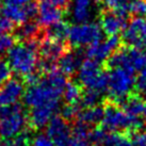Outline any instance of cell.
<instances>
[{"instance_id": "cell-6", "label": "cell", "mask_w": 146, "mask_h": 146, "mask_svg": "<svg viewBox=\"0 0 146 146\" xmlns=\"http://www.w3.org/2000/svg\"><path fill=\"white\" fill-rule=\"evenodd\" d=\"M106 62L109 69L119 67L132 73L140 72L146 63V50L131 47L117 49Z\"/></svg>"}, {"instance_id": "cell-8", "label": "cell", "mask_w": 146, "mask_h": 146, "mask_svg": "<svg viewBox=\"0 0 146 146\" xmlns=\"http://www.w3.org/2000/svg\"><path fill=\"white\" fill-rule=\"evenodd\" d=\"M27 127V113L24 106L18 104L16 109L0 118V140L11 139Z\"/></svg>"}, {"instance_id": "cell-35", "label": "cell", "mask_w": 146, "mask_h": 146, "mask_svg": "<svg viewBox=\"0 0 146 146\" xmlns=\"http://www.w3.org/2000/svg\"><path fill=\"white\" fill-rule=\"evenodd\" d=\"M14 27H15L14 23L9 21L8 18H5V17L0 16V33L10 32L14 29Z\"/></svg>"}, {"instance_id": "cell-38", "label": "cell", "mask_w": 146, "mask_h": 146, "mask_svg": "<svg viewBox=\"0 0 146 146\" xmlns=\"http://www.w3.org/2000/svg\"><path fill=\"white\" fill-rule=\"evenodd\" d=\"M143 114H145V115H146V102H144V113H143Z\"/></svg>"}, {"instance_id": "cell-9", "label": "cell", "mask_w": 146, "mask_h": 146, "mask_svg": "<svg viewBox=\"0 0 146 146\" xmlns=\"http://www.w3.org/2000/svg\"><path fill=\"white\" fill-rule=\"evenodd\" d=\"M122 42L131 48L146 50V21L134 17L123 30Z\"/></svg>"}, {"instance_id": "cell-27", "label": "cell", "mask_w": 146, "mask_h": 146, "mask_svg": "<svg viewBox=\"0 0 146 146\" xmlns=\"http://www.w3.org/2000/svg\"><path fill=\"white\" fill-rule=\"evenodd\" d=\"M119 11H123L127 15L142 17L146 15V0H131Z\"/></svg>"}, {"instance_id": "cell-15", "label": "cell", "mask_w": 146, "mask_h": 146, "mask_svg": "<svg viewBox=\"0 0 146 146\" xmlns=\"http://www.w3.org/2000/svg\"><path fill=\"white\" fill-rule=\"evenodd\" d=\"M26 85L21 77L10 78L0 85V106H9L17 102L25 93Z\"/></svg>"}, {"instance_id": "cell-18", "label": "cell", "mask_w": 146, "mask_h": 146, "mask_svg": "<svg viewBox=\"0 0 146 146\" xmlns=\"http://www.w3.org/2000/svg\"><path fill=\"white\" fill-rule=\"evenodd\" d=\"M82 63V52L78 49L75 51H66L57 61L59 70L65 76H73Z\"/></svg>"}, {"instance_id": "cell-14", "label": "cell", "mask_w": 146, "mask_h": 146, "mask_svg": "<svg viewBox=\"0 0 146 146\" xmlns=\"http://www.w3.org/2000/svg\"><path fill=\"white\" fill-rule=\"evenodd\" d=\"M127 14L119 10H107L100 15V28L108 36L117 35L127 26Z\"/></svg>"}, {"instance_id": "cell-31", "label": "cell", "mask_w": 146, "mask_h": 146, "mask_svg": "<svg viewBox=\"0 0 146 146\" xmlns=\"http://www.w3.org/2000/svg\"><path fill=\"white\" fill-rule=\"evenodd\" d=\"M131 0H100L108 10H121Z\"/></svg>"}, {"instance_id": "cell-24", "label": "cell", "mask_w": 146, "mask_h": 146, "mask_svg": "<svg viewBox=\"0 0 146 146\" xmlns=\"http://www.w3.org/2000/svg\"><path fill=\"white\" fill-rule=\"evenodd\" d=\"M82 86L78 82L67 81L65 89L63 91V98L65 104H77L79 102L82 95Z\"/></svg>"}, {"instance_id": "cell-13", "label": "cell", "mask_w": 146, "mask_h": 146, "mask_svg": "<svg viewBox=\"0 0 146 146\" xmlns=\"http://www.w3.org/2000/svg\"><path fill=\"white\" fill-rule=\"evenodd\" d=\"M60 106L46 105L28 109L27 113V127L34 132L43 129L48 122L56 115Z\"/></svg>"}, {"instance_id": "cell-22", "label": "cell", "mask_w": 146, "mask_h": 146, "mask_svg": "<svg viewBox=\"0 0 146 146\" xmlns=\"http://www.w3.org/2000/svg\"><path fill=\"white\" fill-rule=\"evenodd\" d=\"M68 24L65 23V21H59L54 24H51L43 28V37L59 40V41H65L68 36Z\"/></svg>"}, {"instance_id": "cell-34", "label": "cell", "mask_w": 146, "mask_h": 146, "mask_svg": "<svg viewBox=\"0 0 146 146\" xmlns=\"http://www.w3.org/2000/svg\"><path fill=\"white\" fill-rule=\"evenodd\" d=\"M66 146H94L92 143L86 138H78V137H73L70 138Z\"/></svg>"}, {"instance_id": "cell-29", "label": "cell", "mask_w": 146, "mask_h": 146, "mask_svg": "<svg viewBox=\"0 0 146 146\" xmlns=\"http://www.w3.org/2000/svg\"><path fill=\"white\" fill-rule=\"evenodd\" d=\"M135 92L141 97H146V63L140 70V75L135 79Z\"/></svg>"}, {"instance_id": "cell-25", "label": "cell", "mask_w": 146, "mask_h": 146, "mask_svg": "<svg viewBox=\"0 0 146 146\" xmlns=\"http://www.w3.org/2000/svg\"><path fill=\"white\" fill-rule=\"evenodd\" d=\"M102 146H132V140L126 133L108 132Z\"/></svg>"}, {"instance_id": "cell-12", "label": "cell", "mask_w": 146, "mask_h": 146, "mask_svg": "<svg viewBox=\"0 0 146 146\" xmlns=\"http://www.w3.org/2000/svg\"><path fill=\"white\" fill-rule=\"evenodd\" d=\"M100 0H72L68 12L75 24L89 23L96 15Z\"/></svg>"}, {"instance_id": "cell-23", "label": "cell", "mask_w": 146, "mask_h": 146, "mask_svg": "<svg viewBox=\"0 0 146 146\" xmlns=\"http://www.w3.org/2000/svg\"><path fill=\"white\" fill-rule=\"evenodd\" d=\"M1 15L15 25H19L26 21H29L27 14L25 12L24 7H15V5H0Z\"/></svg>"}, {"instance_id": "cell-16", "label": "cell", "mask_w": 146, "mask_h": 146, "mask_svg": "<svg viewBox=\"0 0 146 146\" xmlns=\"http://www.w3.org/2000/svg\"><path fill=\"white\" fill-rule=\"evenodd\" d=\"M69 50V44L65 41L43 37L38 45V56L57 62L66 51Z\"/></svg>"}, {"instance_id": "cell-33", "label": "cell", "mask_w": 146, "mask_h": 146, "mask_svg": "<svg viewBox=\"0 0 146 146\" xmlns=\"http://www.w3.org/2000/svg\"><path fill=\"white\" fill-rule=\"evenodd\" d=\"M47 3L51 4L56 8L60 9L62 11H64L65 13L68 12L69 3H70V0H44Z\"/></svg>"}, {"instance_id": "cell-1", "label": "cell", "mask_w": 146, "mask_h": 146, "mask_svg": "<svg viewBox=\"0 0 146 146\" xmlns=\"http://www.w3.org/2000/svg\"><path fill=\"white\" fill-rule=\"evenodd\" d=\"M66 83V76L56 68L44 75L37 83L26 88L23 95L24 106L26 109L46 105L60 106Z\"/></svg>"}, {"instance_id": "cell-17", "label": "cell", "mask_w": 146, "mask_h": 146, "mask_svg": "<svg viewBox=\"0 0 146 146\" xmlns=\"http://www.w3.org/2000/svg\"><path fill=\"white\" fill-rule=\"evenodd\" d=\"M12 34L17 42H26L33 38H43V27L37 21L32 19L26 21L19 25H16L12 30Z\"/></svg>"}, {"instance_id": "cell-11", "label": "cell", "mask_w": 146, "mask_h": 146, "mask_svg": "<svg viewBox=\"0 0 146 146\" xmlns=\"http://www.w3.org/2000/svg\"><path fill=\"white\" fill-rule=\"evenodd\" d=\"M46 134L57 146H66L72 137V127L61 115H54L46 125Z\"/></svg>"}, {"instance_id": "cell-21", "label": "cell", "mask_w": 146, "mask_h": 146, "mask_svg": "<svg viewBox=\"0 0 146 146\" xmlns=\"http://www.w3.org/2000/svg\"><path fill=\"white\" fill-rule=\"evenodd\" d=\"M122 107L126 113L132 116L141 117V115L144 113V100L139 94L131 93L126 98H124L122 102L117 104Z\"/></svg>"}, {"instance_id": "cell-10", "label": "cell", "mask_w": 146, "mask_h": 146, "mask_svg": "<svg viewBox=\"0 0 146 146\" xmlns=\"http://www.w3.org/2000/svg\"><path fill=\"white\" fill-rule=\"evenodd\" d=\"M119 45H121L119 37L117 35H111L106 40L102 38L88 46L85 54L88 59H92L94 61L102 63L107 61L108 58L119 48Z\"/></svg>"}, {"instance_id": "cell-3", "label": "cell", "mask_w": 146, "mask_h": 146, "mask_svg": "<svg viewBox=\"0 0 146 146\" xmlns=\"http://www.w3.org/2000/svg\"><path fill=\"white\" fill-rule=\"evenodd\" d=\"M38 38H33L26 42H19L9 50L7 61L10 67L18 77L24 78L25 76L32 73L36 68L38 60Z\"/></svg>"}, {"instance_id": "cell-20", "label": "cell", "mask_w": 146, "mask_h": 146, "mask_svg": "<svg viewBox=\"0 0 146 146\" xmlns=\"http://www.w3.org/2000/svg\"><path fill=\"white\" fill-rule=\"evenodd\" d=\"M102 114H104V108L100 106L81 108L76 115L74 122L82 124L90 128H93L94 126L100 124Z\"/></svg>"}, {"instance_id": "cell-36", "label": "cell", "mask_w": 146, "mask_h": 146, "mask_svg": "<svg viewBox=\"0 0 146 146\" xmlns=\"http://www.w3.org/2000/svg\"><path fill=\"white\" fill-rule=\"evenodd\" d=\"M132 140V146H146V133L143 132H137L133 134Z\"/></svg>"}, {"instance_id": "cell-28", "label": "cell", "mask_w": 146, "mask_h": 146, "mask_svg": "<svg viewBox=\"0 0 146 146\" xmlns=\"http://www.w3.org/2000/svg\"><path fill=\"white\" fill-rule=\"evenodd\" d=\"M17 43V40L12 33L4 32L0 33V56L8 52L14 45Z\"/></svg>"}, {"instance_id": "cell-32", "label": "cell", "mask_w": 146, "mask_h": 146, "mask_svg": "<svg viewBox=\"0 0 146 146\" xmlns=\"http://www.w3.org/2000/svg\"><path fill=\"white\" fill-rule=\"evenodd\" d=\"M31 146H57L46 133H38L34 137Z\"/></svg>"}, {"instance_id": "cell-26", "label": "cell", "mask_w": 146, "mask_h": 146, "mask_svg": "<svg viewBox=\"0 0 146 146\" xmlns=\"http://www.w3.org/2000/svg\"><path fill=\"white\" fill-rule=\"evenodd\" d=\"M104 94L94 90H85L82 92L81 98L79 100V105L81 108H88V107H94L99 106L102 102Z\"/></svg>"}, {"instance_id": "cell-4", "label": "cell", "mask_w": 146, "mask_h": 146, "mask_svg": "<svg viewBox=\"0 0 146 146\" xmlns=\"http://www.w3.org/2000/svg\"><path fill=\"white\" fill-rule=\"evenodd\" d=\"M108 73V88L109 100L119 104L124 98L133 93L135 88L134 73L124 68H111Z\"/></svg>"}, {"instance_id": "cell-30", "label": "cell", "mask_w": 146, "mask_h": 146, "mask_svg": "<svg viewBox=\"0 0 146 146\" xmlns=\"http://www.w3.org/2000/svg\"><path fill=\"white\" fill-rule=\"evenodd\" d=\"M12 76V69L10 67L8 61L3 58H0V85L9 80Z\"/></svg>"}, {"instance_id": "cell-37", "label": "cell", "mask_w": 146, "mask_h": 146, "mask_svg": "<svg viewBox=\"0 0 146 146\" xmlns=\"http://www.w3.org/2000/svg\"><path fill=\"white\" fill-rule=\"evenodd\" d=\"M29 0H0V5H15V7H23Z\"/></svg>"}, {"instance_id": "cell-7", "label": "cell", "mask_w": 146, "mask_h": 146, "mask_svg": "<svg viewBox=\"0 0 146 146\" xmlns=\"http://www.w3.org/2000/svg\"><path fill=\"white\" fill-rule=\"evenodd\" d=\"M67 38L69 46L80 49L104 38V32L100 26L95 23L89 21L83 24H75L69 27Z\"/></svg>"}, {"instance_id": "cell-19", "label": "cell", "mask_w": 146, "mask_h": 146, "mask_svg": "<svg viewBox=\"0 0 146 146\" xmlns=\"http://www.w3.org/2000/svg\"><path fill=\"white\" fill-rule=\"evenodd\" d=\"M65 14L66 13L64 11L47 3L44 0L38 1V12H37L38 21L37 23L41 25L42 27H46V26H49V25L61 21Z\"/></svg>"}, {"instance_id": "cell-2", "label": "cell", "mask_w": 146, "mask_h": 146, "mask_svg": "<svg viewBox=\"0 0 146 146\" xmlns=\"http://www.w3.org/2000/svg\"><path fill=\"white\" fill-rule=\"evenodd\" d=\"M102 108L104 114L99 125L107 132L126 133L131 137L142 128L143 122L141 117L126 113L117 104L108 100Z\"/></svg>"}, {"instance_id": "cell-5", "label": "cell", "mask_w": 146, "mask_h": 146, "mask_svg": "<svg viewBox=\"0 0 146 146\" xmlns=\"http://www.w3.org/2000/svg\"><path fill=\"white\" fill-rule=\"evenodd\" d=\"M77 82L82 88L105 93L108 88V73H106L100 63L88 59L82 61L77 70Z\"/></svg>"}]
</instances>
